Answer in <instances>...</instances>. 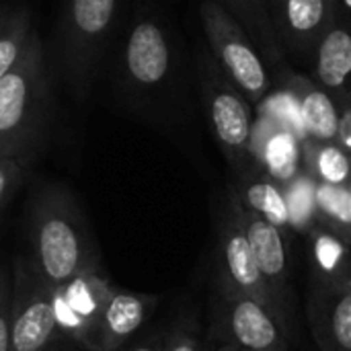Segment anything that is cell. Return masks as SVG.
<instances>
[{"label":"cell","instance_id":"cell-1","mask_svg":"<svg viewBox=\"0 0 351 351\" xmlns=\"http://www.w3.org/2000/svg\"><path fill=\"white\" fill-rule=\"evenodd\" d=\"M119 82L125 97L144 107L173 105L185 82V58L177 31L154 10L130 23L119 51Z\"/></svg>","mask_w":351,"mask_h":351},{"label":"cell","instance_id":"cell-2","mask_svg":"<svg viewBox=\"0 0 351 351\" xmlns=\"http://www.w3.org/2000/svg\"><path fill=\"white\" fill-rule=\"evenodd\" d=\"M31 263L39 276L60 286L66 280L99 269V251L74 195L62 185H45L29 214Z\"/></svg>","mask_w":351,"mask_h":351},{"label":"cell","instance_id":"cell-3","mask_svg":"<svg viewBox=\"0 0 351 351\" xmlns=\"http://www.w3.org/2000/svg\"><path fill=\"white\" fill-rule=\"evenodd\" d=\"M47 95L43 45L33 33L23 58L0 78V156L29 160L45 123Z\"/></svg>","mask_w":351,"mask_h":351},{"label":"cell","instance_id":"cell-4","mask_svg":"<svg viewBox=\"0 0 351 351\" xmlns=\"http://www.w3.org/2000/svg\"><path fill=\"white\" fill-rule=\"evenodd\" d=\"M195 76L206 121L232 173L249 167L255 162L251 156L255 125L253 105L206 47L195 53Z\"/></svg>","mask_w":351,"mask_h":351},{"label":"cell","instance_id":"cell-5","mask_svg":"<svg viewBox=\"0 0 351 351\" xmlns=\"http://www.w3.org/2000/svg\"><path fill=\"white\" fill-rule=\"evenodd\" d=\"M121 0H64L58 27L60 68L78 99H84L113 33Z\"/></svg>","mask_w":351,"mask_h":351},{"label":"cell","instance_id":"cell-6","mask_svg":"<svg viewBox=\"0 0 351 351\" xmlns=\"http://www.w3.org/2000/svg\"><path fill=\"white\" fill-rule=\"evenodd\" d=\"M199 19L208 49L255 109L274 86V72L263 62L247 31L218 2L204 0L199 4Z\"/></svg>","mask_w":351,"mask_h":351},{"label":"cell","instance_id":"cell-7","mask_svg":"<svg viewBox=\"0 0 351 351\" xmlns=\"http://www.w3.org/2000/svg\"><path fill=\"white\" fill-rule=\"evenodd\" d=\"M10 269V351L47 350L58 339L51 311L53 286L39 276L29 257H14Z\"/></svg>","mask_w":351,"mask_h":351},{"label":"cell","instance_id":"cell-8","mask_svg":"<svg viewBox=\"0 0 351 351\" xmlns=\"http://www.w3.org/2000/svg\"><path fill=\"white\" fill-rule=\"evenodd\" d=\"M218 257H220V292L251 296L263 302L265 306H269L284 323H288L286 304L274 294V290L269 288V284L265 282L257 265V259L251 251L247 234L234 212L230 191L226 193L222 216H220Z\"/></svg>","mask_w":351,"mask_h":351},{"label":"cell","instance_id":"cell-9","mask_svg":"<svg viewBox=\"0 0 351 351\" xmlns=\"http://www.w3.org/2000/svg\"><path fill=\"white\" fill-rule=\"evenodd\" d=\"M288 323L263 302L220 292L216 331L222 346L237 351H288Z\"/></svg>","mask_w":351,"mask_h":351},{"label":"cell","instance_id":"cell-10","mask_svg":"<svg viewBox=\"0 0 351 351\" xmlns=\"http://www.w3.org/2000/svg\"><path fill=\"white\" fill-rule=\"evenodd\" d=\"M269 12L288 60L311 66L319 41L339 12V0H269Z\"/></svg>","mask_w":351,"mask_h":351},{"label":"cell","instance_id":"cell-11","mask_svg":"<svg viewBox=\"0 0 351 351\" xmlns=\"http://www.w3.org/2000/svg\"><path fill=\"white\" fill-rule=\"evenodd\" d=\"M311 78L337 105H351V14L341 10L319 41L311 60Z\"/></svg>","mask_w":351,"mask_h":351},{"label":"cell","instance_id":"cell-12","mask_svg":"<svg viewBox=\"0 0 351 351\" xmlns=\"http://www.w3.org/2000/svg\"><path fill=\"white\" fill-rule=\"evenodd\" d=\"M251 156L271 179L288 185L304 171V140L284 123L255 115Z\"/></svg>","mask_w":351,"mask_h":351},{"label":"cell","instance_id":"cell-13","mask_svg":"<svg viewBox=\"0 0 351 351\" xmlns=\"http://www.w3.org/2000/svg\"><path fill=\"white\" fill-rule=\"evenodd\" d=\"M306 317L319 350L351 351V280L313 286Z\"/></svg>","mask_w":351,"mask_h":351},{"label":"cell","instance_id":"cell-14","mask_svg":"<svg viewBox=\"0 0 351 351\" xmlns=\"http://www.w3.org/2000/svg\"><path fill=\"white\" fill-rule=\"evenodd\" d=\"M230 191V189H228ZM232 204H234V212L239 216V222L247 234V241L251 245V251L257 259V265L265 278V282L269 284V288L274 290V294L284 302L286 298V286H288V276H290V259H288V234L284 230H280L278 226H274L271 222L263 220L261 216L245 210L237 197L232 195Z\"/></svg>","mask_w":351,"mask_h":351},{"label":"cell","instance_id":"cell-15","mask_svg":"<svg viewBox=\"0 0 351 351\" xmlns=\"http://www.w3.org/2000/svg\"><path fill=\"white\" fill-rule=\"evenodd\" d=\"M160 298L154 294H138L113 288L97 333V351H119L150 319Z\"/></svg>","mask_w":351,"mask_h":351},{"label":"cell","instance_id":"cell-16","mask_svg":"<svg viewBox=\"0 0 351 351\" xmlns=\"http://www.w3.org/2000/svg\"><path fill=\"white\" fill-rule=\"evenodd\" d=\"M232 183L230 191L237 197V202L261 216L263 220L271 222L286 234H290V216H288V204H286V193L284 185H280L276 179H271L257 162H251L249 167L232 173Z\"/></svg>","mask_w":351,"mask_h":351},{"label":"cell","instance_id":"cell-17","mask_svg":"<svg viewBox=\"0 0 351 351\" xmlns=\"http://www.w3.org/2000/svg\"><path fill=\"white\" fill-rule=\"evenodd\" d=\"M276 80L288 84L296 95L306 140H337L339 105L321 84L292 68H286L274 78V82Z\"/></svg>","mask_w":351,"mask_h":351},{"label":"cell","instance_id":"cell-18","mask_svg":"<svg viewBox=\"0 0 351 351\" xmlns=\"http://www.w3.org/2000/svg\"><path fill=\"white\" fill-rule=\"evenodd\" d=\"M218 2L251 37L263 62L274 72V78L290 68V60L276 35L269 0H214Z\"/></svg>","mask_w":351,"mask_h":351},{"label":"cell","instance_id":"cell-19","mask_svg":"<svg viewBox=\"0 0 351 351\" xmlns=\"http://www.w3.org/2000/svg\"><path fill=\"white\" fill-rule=\"evenodd\" d=\"M313 286H331L351 280V247L329 228L317 224L308 234Z\"/></svg>","mask_w":351,"mask_h":351},{"label":"cell","instance_id":"cell-20","mask_svg":"<svg viewBox=\"0 0 351 351\" xmlns=\"http://www.w3.org/2000/svg\"><path fill=\"white\" fill-rule=\"evenodd\" d=\"M53 288L62 296V300L99 333V321H101L103 308L115 286L99 269H90Z\"/></svg>","mask_w":351,"mask_h":351},{"label":"cell","instance_id":"cell-21","mask_svg":"<svg viewBox=\"0 0 351 351\" xmlns=\"http://www.w3.org/2000/svg\"><path fill=\"white\" fill-rule=\"evenodd\" d=\"M304 171L323 185H348L351 154L337 140H304Z\"/></svg>","mask_w":351,"mask_h":351},{"label":"cell","instance_id":"cell-22","mask_svg":"<svg viewBox=\"0 0 351 351\" xmlns=\"http://www.w3.org/2000/svg\"><path fill=\"white\" fill-rule=\"evenodd\" d=\"M290 230L296 234H308L319 224L317 210V181L311 173L302 171L288 185H284Z\"/></svg>","mask_w":351,"mask_h":351},{"label":"cell","instance_id":"cell-23","mask_svg":"<svg viewBox=\"0 0 351 351\" xmlns=\"http://www.w3.org/2000/svg\"><path fill=\"white\" fill-rule=\"evenodd\" d=\"M317 210L319 224L335 232L351 247V206L348 185L317 183Z\"/></svg>","mask_w":351,"mask_h":351},{"label":"cell","instance_id":"cell-24","mask_svg":"<svg viewBox=\"0 0 351 351\" xmlns=\"http://www.w3.org/2000/svg\"><path fill=\"white\" fill-rule=\"evenodd\" d=\"M33 33V16L27 8L8 12L0 27V78L23 58Z\"/></svg>","mask_w":351,"mask_h":351},{"label":"cell","instance_id":"cell-25","mask_svg":"<svg viewBox=\"0 0 351 351\" xmlns=\"http://www.w3.org/2000/svg\"><path fill=\"white\" fill-rule=\"evenodd\" d=\"M255 115H263V117L276 119V121L284 123L286 128H290L294 134H298L302 140H306L304 128H302L298 99L292 93V88L288 84L280 82V80H276L271 90L255 105Z\"/></svg>","mask_w":351,"mask_h":351},{"label":"cell","instance_id":"cell-26","mask_svg":"<svg viewBox=\"0 0 351 351\" xmlns=\"http://www.w3.org/2000/svg\"><path fill=\"white\" fill-rule=\"evenodd\" d=\"M10 304L12 269L0 263V351H10Z\"/></svg>","mask_w":351,"mask_h":351},{"label":"cell","instance_id":"cell-27","mask_svg":"<svg viewBox=\"0 0 351 351\" xmlns=\"http://www.w3.org/2000/svg\"><path fill=\"white\" fill-rule=\"evenodd\" d=\"M27 177V162L19 158L0 156V210L8 204V199L14 195L19 185Z\"/></svg>","mask_w":351,"mask_h":351},{"label":"cell","instance_id":"cell-28","mask_svg":"<svg viewBox=\"0 0 351 351\" xmlns=\"http://www.w3.org/2000/svg\"><path fill=\"white\" fill-rule=\"evenodd\" d=\"M162 351H204V348H202L199 339L193 333L177 331L175 335H171L169 339H165Z\"/></svg>","mask_w":351,"mask_h":351},{"label":"cell","instance_id":"cell-29","mask_svg":"<svg viewBox=\"0 0 351 351\" xmlns=\"http://www.w3.org/2000/svg\"><path fill=\"white\" fill-rule=\"evenodd\" d=\"M337 142L351 154V105H339Z\"/></svg>","mask_w":351,"mask_h":351},{"label":"cell","instance_id":"cell-30","mask_svg":"<svg viewBox=\"0 0 351 351\" xmlns=\"http://www.w3.org/2000/svg\"><path fill=\"white\" fill-rule=\"evenodd\" d=\"M162 348H165V341L154 339V341L138 343V346H134V348H130V350H125V351H162Z\"/></svg>","mask_w":351,"mask_h":351},{"label":"cell","instance_id":"cell-31","mask_svg":"<svg viewBox=\"0 0 351 351\" xmlns=\"http://www.w3.org/2000/svg\"><path fill=\"white\" fill-rule=\"evenodd\" d=\"M339 6H341V10L351 14V0H339Z\"/></svg>","mask_w":351,"mask_h":351},{"label":"cell","instance_id":"cell-32","mask_svg":"<svg viewBox=\"0 0 351 351\" xmlns=\"http://www.w3.org/2000/svg\"><path fill=\"white\" fill-rule=\"evenodd\" d=\"M8 12H10V10H6V8H2V6H0V27H2V23L6 21Z\"/></svg>","mask_w":351,"mask_h":351},{"label":"cell","instance_id":"cell-33","mask_svg":"<svg viewBox=\"0 0 351 351\" xmlns=\"http://www.w3.org/2000/svg\"><path fill=\"white\" fill-rule=\"evenodd\" d=\"M218 351H237V350H232V348H228V346H220V350Z\"/></svg>","mask_w":351,"mask_h":351},{"label":"cell","instance_id":"cell-34","mask_svg":"<svg viewBox=\"0 0 351 351\" xmlns=\"http://www.w3.org/2000/svg\"><path fill=\"white\" fill-rule=\"evenodd\" d=\"M43 351H60V350H58V348H56V346H53V343H51V346H49V348H47V350H43Z\"/></svg>","mask_w":351,"mask_h":351},{"label":"cell","instance_id":"cell-35","mask_svg":"<svg viewBox=\"0 0 351 351\" xmlns=\"http://www.w3.org/2000/svg\"><path fill=\"white\" fill-rule=\"evenodd\" d=\"M348 191H350V206H351V177H350V183H348Z\"/></svg>","mask_w":351,"mask_h":351}]
</instances>
